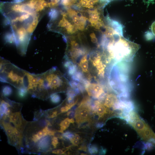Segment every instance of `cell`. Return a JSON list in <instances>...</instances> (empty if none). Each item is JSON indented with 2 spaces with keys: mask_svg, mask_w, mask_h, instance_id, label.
Instances as JSON below:
<instances>
[{
  "mask_svg": "<svg viewBox=\"0 0 155 155\" xmlns=\"http://www.w3.org/2000/svg\"><path fill=\"white\" fill-rule=\"evenodd\" d=\"M69 82L57 67L36 74L33 85L35 97L45 99L53 93L64 91L69 88Z\"/></svg>",
  "mask_w": 155,
  "mask_h": 155,
  "instance_id": "6da1fadb",
  "label": "cell"
},
{
  "mask_svg": "<svg viewBox=\"0 0 155 155\" xmlns=\"http://www.w3.org/2000/svg\"><path fill=\"white\" fill-rule=\"evenodd\" d=\"M102 45L104 51L109 59L116 63L131 60L140 47V45L125 38L123 35L115 34Z\"/></svg>",
  "mask_w": 155,
  "mask_h": 155,
  "instance_id": "7a4b0ae2",
  "label": "cell"
},
{
  "mask_svg": "<svg viewBox=\"0 0 155 155\" xmlns=\"http://www.w3.org/2000/svg\"><path fill=\"white\" fill-rule=\"evenodd\" d=\"M0 81L10 84L18 89L26 88V71L1 57Z\"/></svg>",
  "mask_w": 155,
  "mask_h": 155,
  "instance_id": "3957f363",
  "label": "cell"
},
{
  "mask_svg": "<svg viewBox=\"0 0 155 155\" xmlns=\"http://www.w3.org/2000/svg\"><path fill=\"white\" fill-rule=\"evenodd\" d=\"M90 72L95 81L104 78L106 65L108 63L102 53L92 52L88 57Z\"/></svg>",
  "mask_w": 155,
  "mask_h": 155,
  "instance_id": "277c9868",
  "label": "cell"
},
{
  "mask_svg": "<svg viewBox=\"0 0 155 155\" xmlns=\"http://www.w3.org/2000/svg\"><path fill=\"white\" fill-rule=\"evenodd\" d=\"M92 105L91 100L81 102L75 114L76 121L78 124H81L90 120Z\"/></svg>",
  "mask_w": 155,
  "mask_h": 155,
  "instance_id": "5b68a950",
  "label": "cell"
},
{
  "mask_svg": "<svg viewBox=\"0 0 155 155\" xmlns=\"http://www.w3.org/2000/svg\"><path fill=\"white\" fill-rule=\"evenodd\" d=\"M84 88L88 95L94 99H101L105 94L103 86L98 82H88Z\"/></svg>",
  "mask_w": 155,
  "mask_h": 155,
  "instance_id": "8992f818",
  "label": "cell"
},
{
  "mask_svg": "<svg viewBox=\"0 0 155 155\" xmlns=\"http://www.w3.org/2000/svg\"><path fill=\"white\" fill-rule=\"evenodd\" d=\"M59 14V13H58ZM58 14L57 17L50 21L56 20L57 21V28H59L61 30H65L69 34H73L75 33L77 30V28L74 25L72 24L67 19V15L64 13H61V17L60 18L58 16Z\"/></svg>",
  "mask_w": 155,
  "mask_h": 155,
  "instance_id": "52a82bcc",
  "label": "cell"
},
{
  "mask_svg": "<svg viewBox=\"0 0 155 155\" xmlns=\"http://www.w3.org/2000/svg\"><path fill=\"white\" fill-rule=\"evenodd\" d=\"M67 13L77 29L84 30L86 25L87 18L71 9H68Z\"/></svg>",
  "mask_w": 155,
  "mask_h": 155,
  "instance_id": "ba28073f",
  "label": "cell"
},
{
  "mask_svg": "<svg viewBox=\"0 0 155 155\" xmlns=\"http://www.w3.org/2000/svg\"><path fill=\"white\" fill-rule=\"evenodd\" d=\"M88 18H87L91 25L96 29H100L102 27L105 28V25L101 12L97 9L89 10Z\"/></svg>",
  "mask_w": 155,
  "mask_h": 155,
  "instance_id": "9c48e42d",
  "label": "cell"
},
{
  "mask_svg": "<svg viewBox=\"0 0 155 155\" xmlns=\"http://www.w3.org/2000/svg\"><path fill=\"white\" fill-rule=\"evenodd\" d=\"M9 121L12 122L19 130L21 132L23 131L25 123L20 112L11 113L9 115Z\"/></svg>",
  "mask_w": 155,
  "mask_h": 155,
  "instance_id": "30bf717a",
  "label": "cell"
},
{
  "mask_svg": "<svg viewBox=\"0 0 155 155\" xmlns=\"http://www.w3.org/2000/svg\"><path fill=\"white\" fill-rule=\"evenodd\" d=\"M103 104L106 107L110 108L113 107L119 101L117 97L112 93H108L105 95L101 101Z\"/></svg>",
  "mask_w": 155,
  "mask_h": 155,
  "instance_id": "8fae6325",
  "label": "cell"
},
{
  "mask_svg": "<svg viewBox=\"0 0 155 155\" xmlns=\"http://www.w3.org/2000/svg\"><path fill=\"white\" fill-rule=\"evenodd\" d=\"M50 142V139L49 136L47 135L44 137L38 142V149L41 150L46 149L49 146Z\"/></svg>",
  "mask_w": 155,
  "mask_h": 155,
  "instance_id": "7c38bea8",
  "label": "cell"
},
{
  "mask_svg": "<svg viewBox=\"0 0 155 155\" xmlns=\"http://www.w3.org/2000/svg\"><path fill=\"white\" fill-rule=\"evenodd\" d=\"M47 135H48L47 133L43 129L42 130L38 131L37 133L32 135V140L34 142L36 143L40 139Z\"/></svg>",
  "mask_w": 155,
  "mask_h": 155,
  "instance_id": "4fadbf2b",
  "label": "cell"
},
{
  "mask_svg": "<svg viewBox=\"0 0 155 155\" xmlns=\"http://www.w3.org/2000/svg\"><path fill=\"white\" fill-rule=\"evenodd\" d=\"M70 123V119L68 118L62 121L60 124V129L59 131L60 133H63V131L69 127Z\"/></svg>",
  "mask_w": 155,
  "mask_h": 155,
  "instance_id": "5bb4252c",
  "label": "cell"
},
{
  "mask_svg": "<svg viewBox=\"0 0 155 155\" xmlns=\"http://www.w3.org/2000/svg\"><path fill=\"white\" fill-rule=\"evenodd\" d=\"M28 93L26 88H22L18 89L17 94L18 96L21 98H25Z\"/></svg>",
  "mask_w": 155,
  "mask_h": 155,
  "instance_id": "9a60e30c",
  "label": "cell"
},
{
  "mask_svg": "<svg viewBox=\"0 0 155 155\" xmlns=\"http://www.w3.org/2000/svg\"><path fill=\"white\" fill-rule=\"evenodd\" d=\"M78 100V99H77L75 101L67 104L65 106L62 107L61 108V112L62 113H64L68 111L77 103Z\"/></svg>",
  "mask_w": 155,
  "mask_h": 155,
  "instance_id": "2e32d148",
  "label": "cell"
},
{
  "mask_svg": "<svg viewBox=\"0 0 155 155\" xmlns=\"http://www.w3.org/2000/svg\"><path fill=\"white\" fill-rule=\"evenodd\" d=\"M12 88L9 86H5L3 87L2 92L3 95L5 96H9L12 94Z\"/></svg>",
  "mask_w": 155,
  "mask_h": 155,
  "instance_id": "e0dca14e",
  "label": "cell"
},
{
  "mask_svg": "<svg viewBox=\"0 0 155 155\" xmlns=\"http://www.w3.org/2000/svg\"><path fill=\"white\" fill-rule=\"evenodd\" d=\"M50 97L51 101L54 103H59L61 99L60 96L57 93L51 94Z\"/></svg>",
  "mask_w": 155,
  "mask_h": 155,
  "instance_id": "ac0fdd59",
  "label": "cell"
},
{
  "mask_svg": "<svg viewBox=\"0 0 155 155\" xmlns=\"http://www.w3.org/2000/svg\"><path fill=\"white\" fill-rule=\"evenodd\" d=\"M89 151L91 154H95L97 153V148L95 145H91L89 148Z\"/></svg>",
  "mask_w": 155,
  "mask_h": 155,
  "instance_id": "d6986e66",
  "label": "cell"
},
{
  "mask_svg": "<svg viewBox=\"0 0 155 155\" xmlns=\"http://www.w3.org/2000/svg\"><path fill=\"white\" fill-rule=\"evenodd\" d=\"M63 136L65 138L68 139L69 140L73 138L74 135L70 132L67 131L63 133Z\"/></svg>",
  "mask_w": 155,
  "mask_h": 155,
  "instance_id": "ffe728a7",
  "label": "cell"
},
{
  "mask_svg": "<svg viewBox=\"0 0 155 155\" xmlns=\"http://www.w3.org/2000/svg\"><path fill=\"white\" fill-rule=\"evenodd\" d=\"M90 36L91 38L92 42L94 44L97 43L98 39L96 36L94 32L90 34Z\"/></svg>",
  "mask_w": 155,
  "mask_h": 155,
  "instance_id": "44dd1931",
  "label": "cell"
},
{
  "mask_svg": "<svg viewBox=\"0 0 155 155\" xmlns=\"http://www.w3.org/2000/svg\"><path fill=\"white\" fill-rule=\"evenodd\" d=\"M58 143L57 137H53L52 139L51 144L55 148H56Z\"/></svg>",
  "mask_w": 155,
  "mask_h": 155,
  "instance_id": "7402d4cb",
  "label": "cell"
},
{
  "mask_svg": "<svg viewBox=\"0 0 155 155\" xmlns=\"http://www.w3.org/2000/svg\"><path fill=\"white\" fill-rule=\"evenodd\" d=\"M61 4L64 6H68L72 4L71 0H61Z\"/></svg>",
  "mask_w": 155,
  "mask_h": 155,
  "instance_id": "603a6c76",
  "label": "cell"
},
{
  "mask_svg": "<svg viewBox=\"0 0 155 155\" xmlns=\"http://www.w3.org/2000/svg\"><path fill=\"white\" fill-rule=\"evenodd\" d=\"M61 0H50L51 7H53L57 6L59 2Z\"/></svg>",
  "mask_w": 155,
  "mask_h": 155,
  "instance_id": "cb8c5ba5",
  "label": "cell"
},
{
  "mask_svg": "<svg viewBox=\"0 0 155 155\" xmlns=\"http://www.w3.org/2000/svg\"><path fill=\"white\" fill-rule=\"evenodd\" d=\"M73 145L77 146L79 143V140L75 139L74 138L69 140Z\"/></svg>",
  "mask_w": 155,
  "mask_h": 155,
  "instance_id": "d4e9b609",
  "label": "cell"
},
{
  "mask_svg": "<svg viewBox=\"0 0 155 155\" xmlns=\"http://www.w3.org/2000/svg\"><path fill=\"white\" fill-rule=\"evenodd\" d=\"M65 152L61 149H58L54 150L52 151V152L55 154H64Z\"/></svg>",
  "mask_w": 155,
  "mask_h": 155,
  "instance_id": "484cf974",
  "label": "cell"
},
{
  "mask_svg": "<svg viewBox=\"0 0 155 155\" xmlns=\"http://www.w3.org/2000/svg\"><path fill=\"white\" fill-rule=\"evenodd\" d=\"M151 28L152 33L155 36V21L152 23L151 26Z\"/></svg>",
  "mask_w": 155,
  "mask_h": 155,
  "instance_id": "4316f807",
  "label": "cell"
},
{
  "mask_svg": "<svg viewBox=\"0 0 155 155\" xmlns=\"http://www.w3.org/2000/svg\"><path fill=\"white\" fill-rule=\"evenodd\" d=\"M57 111H55L52 112V114L50 115L49 117L50 118H52L56 117L57 115Z\"/></svg>",
  "mask_w": 155,
  "mask_h": 155,
  "instance_id": "83f0119b",
  "label": "cell"
},
{
  "mask_svg": "<svg viewBox=\"0 0 155 155\" xmlns=\"http://www.w3.org/2000/svg\"><path fill=\"white\" fill-rule=\"evenodd\" d=\"M55 133V131L49 129L48 133V135H54Z\"/></svg>",
  "mask_w": 155,
  "mask_h": 155,
  "instance_id": "f1b7e54d",
  "label": "cell"
},
{
  "mask_svg": "<svg viewBox=\"0 0 155 155\" xmlns=\"http://www.w3.org/2000/svg\"><path fill=\"white\" fill-rule=\"evenodd\" d=\"M74 138L77 140H79L80 139V137L78 134H75Z\"/></svg>",
  "mask_w": 155,
  "mask_h": 155,
  "instance_id": "f546056e",
  "label": "cell"
},
{
  "mask_svg": "<svg viewBox=\"0 0 155 155\" xmlns=\"http://www.w3.org/2000/svg\"><path fill=\"white\" fill-rule=\"evenodd\" d=\"M102 126V124H101L100 123H98L96 125V127H100Z\"/></svg>",
  "mask_w": 155,
  "mask_h": 155,
  "instance_id": "4dcf8cb0",
  "label": "cell"
},
{
  "mask_svg": "<svg viewBox=\"0 0 155 155\" xmlns=\"http://www.w3.org/2000/svg\"><path fill=\"white\" fill-rule=\"evenodd\" d=\"M70 121L71 123H73L74 122V121L73 118L70 119Z\"/></svg>",
  "mask_w": 155,
  "mask_h": 155,
  "instance_id": "1f68e13d",
  "label": "cell"
}]
</instances>
